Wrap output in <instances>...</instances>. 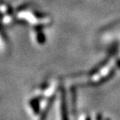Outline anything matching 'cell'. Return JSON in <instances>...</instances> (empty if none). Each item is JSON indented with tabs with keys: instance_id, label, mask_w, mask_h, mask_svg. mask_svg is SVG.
<instances>
[{
	"instance_id": "6da1fadb",
	"label": "cell",
	"mask_w": 120,
	"mask_h": 120,
	"mask_svg": "<svg viewBox=\"0 0 120 120\" xmlns=\"http://www.w3.org/2000/svg\"><path fill=\"white\" fill-rule=\"evenodd\" d=\"M81 120H90V119H89V118H88V116H83Z\"/></svg>"
}]
</instances>
